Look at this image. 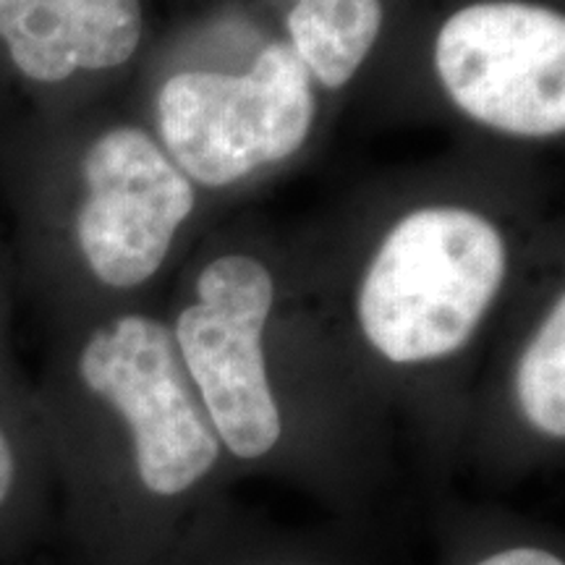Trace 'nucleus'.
<instances>
[{"label":"nucleus","mask_w":565,"mask_h":565,"mask_svg":"<svg viewBox=\"0 0 565 565\" xmlns=\"http://www.w3.org/2000/svg\"><path fill=\"white\" fill-rule=\"evenodd\" d=\"M58 370L116 408L137 443L139 484L166 553L215 508L225 456L175 351L147 315L89 324Z\"/></svg>","instance_id":"nucleus-1"},{"label":"nucleus","mask_w":565,"mask_h":565,"mask_svg":"<svg viewBox=\"0 0 565 565\" xmlns=\"http://www.w3.org/2000/svg\"><path fill=\"white\" fill-rule=\"evenodd\" d=\"M508 252L487 217L422 207L387 233L359 291V328L395 370L458 356L505 278Z\"/></svg>","instance_id":"nucleus-2"},{"label":"nucleus","mask_w":565,"mask_h":565,"mask_svg":"<svg viewBox=\"0 0 565 565\" xmlns=\"http://www.w3.org/2000/svg\"><path fill=\"white\" fill-rule=\"evenodd\" d=\"M275 286L263 263L221 257L196 280L173 343L225 456L242 466L286 461L288 416L267 356Z\"/></svg>","instance_id":"nucleus-3"},{"label":"nucleus","mask_w":565,"mask_h":565,"mask_svg":"<svg viewBox=\"0 0 565 565\" xmlns=\"http://www.w3.org/2000/svg\"><path fill=\"white\" fill-rule=\"evenodd\" d=\"M288 42H273L246 74L183 71L158 95L160 134L186 179L228 186L299 150L315 116L312 79Z\"/></svg>","instance_id":"nucleus-4"},{"label":"nucleus","mask_w":565,"mask_h":565,"mask_svg":"<svg viewBox=\"0 0 565 565\" xmlns=\"http://www.w3.org/2000/svg\"><path fill=\"white\" fill-rule=\"evenodd\" d=\"M435 68L475 121L515 137L565 129V19L519 0L466 6L443 24Z\"/></svg>","instance_id":"nucleus-5"},{"label":"nucleus","mask_w":565,"mask_h":565,"mask_svg":"<svg viewBox=\"0 0 565 565\" xmlns=\"http://www.w3.org/2000/svg\"><path fill=\"white\" fill-rule=\"evenodd\" d=\"M79 179L84 192L68 233L82 265L100 286L118 291L150 280L192 215V181L137 126L92 137L79 158Z\"/></svg>","instance_id":"nucleus-6"},{"label":"nucleus","mask_w":565,"mask_h":565,"mask_svg":"<svg viewBox=\"0 0 565 565\" xmlns=\"http://www.w3.org/2000/svg\"><path fill=\"white\" fill-rule=\"evenodd\" d=\"M139 40V0H0V45L40 87L121 68Z\"/></svg>","instance_id":"nucleus-7"},{"label":"nucleus","mask_w":565,"mask_h":565,"mask_svg":"<svg viewBox=\"0 0 565 565\" xmlns=\"http://www.w3.org/2000/svg\"><path fill=\"white\" fill-rule=\"evenodd\" d=\"M152 565H383L362 526H278L217 503Z\"/></svg>","instance_id":"nucleus-8"},{"label":"nucleus","mask_w":565,"mask_h":565,"mask_svg":"<svg viewBox=\"0 0 565 565\" xmlns=\"http://www.w3.org/2000/svg\"><path fill=\"white\" fill-rule=\"evenodd\" d=\"M53 519L51 448L38 412L0 370V561L32 550Z\"/></svg>","instance_id":"nucleus-9"},{"label":"nucleus","mask_w":565,"mask_h":565,"mask_svg":"<svg viewBox=\"0 0 565 565\" xmlns=\"http://www.w3.org/2000/svg\"><path fill=\"white\" fill-rule=\"evenodd\" d=\"M383 0H296L288 13L294 53L324 87L356 74L383 30Z\"/></svg>","instance_id":"nucleus-10"},{"label":"nucleus","mask_w":565,"mask_h":565,"mask_svg":"<svg viewBox=\"0 0 565 565\" xmlns=\"http://www.w3.org/2000/svg\"><path fill=\"white\" fill-rule=\"evenodd\" d=\"M435 565H565L557 529L494 511L437 515Z\"/></svg>","instance_id":"nucleus-11"},{"label":"nucleus","mask_w":565,"mask_h":565,"mask_svg":"<svg viewBox=\"0 0 565 565\" xmlns=\"http://www.w3.org/2000/svg\"><path fill=\"white\" fill-rule=\"evenodd\" d=\"M511 404L529 435L550 445L565 440V299L557 296L545 320L515 356Z\"/></svg>","instance_id":"nucleus-12"}]
</instances>
